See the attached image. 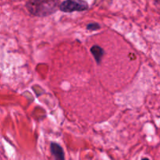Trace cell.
<instances>
[{"label": "cell", "instance_id": "obj_1", "mask_svg": "<svg viewBox=\"0 0 160 160\" xmlns=\"http://www.w3.org/2000/svg\"><path fill=\"white\" fill-rule=\"evenodd\" d=\"M59 5L60 0H28L26 8L31 15L43 17L56 12Z\"/></svg>", "mask_w": 160, "mask_h": 160}, {"label": "cell", "instance_id": "obj_2", "mask_svg": "<svg viewBox=\"0 0 160 160\" xmlns=\"http://www.w3.org/2000/svg\"><path fill=\"white\" fill-rule=\"evenodd\" d=\"M88 9V3L84 0H65L59 5V9L64 12H83Z\"/></svg>", "mask_w": 160, "mask_h": 160}, {"label": "cell", "instance_id": "obj_3", "mask_svg": "<svg viewBox=\"0 0 160 160\" xmlns=\"http://www.w3.org/2000/svg\"><path fill=\"white\" fill-rule=\"evenodd\" d=\"M50 151L52 155L56 159L58 160H64L65 156H64V152L62 146L56 142H51L50 144Z\"/></svg>", "mask_w": 160, "mask_h": 160}, {"label": "cell", "instance_id": "obj_4", "mask_svg": "<svg viewBox=\"0 0 160 160\" xmlns=\"http://www.w3.org/2000/svg\"><path fill=\"white\" fill-rule=\"evenodd\" d=\"M91 52H92V56L95 58L97 64L99 65L101 63L102 59L103 56L105 55V50L101 46H99V45H95L91 48Z\"/></svg>", "mask_w": 160, "mask_h": 160}, {"label": "cell", "instance_id": "obj_5", "mask_svg": "<svg viewBox=\"0 0 160 160\" xmlns=\"http://www.w3.org/2000/svg\"><path fill=\"white\" fill-rule=\"evenodd\" d=\"M100 28H101V26L98 23H91L87 25V30H88V31H97Z\"/></svg>", "mask_w": 160, "mask_h": 160}, {"label": "cell", "instance_id": "obj_6", "mask_svg": "<svg viewBox=\"0 0 160 160\" xmlns=\"http://www.w3.org/2000/svg\"><path fill=\"white\" fill-rule=\"evenodd\" d=\"M154 1H155V2L156 3V4L160 5V0H154Z\"/></svg>", "mask_w": 160, "mask_h": 160}]
</instances>
